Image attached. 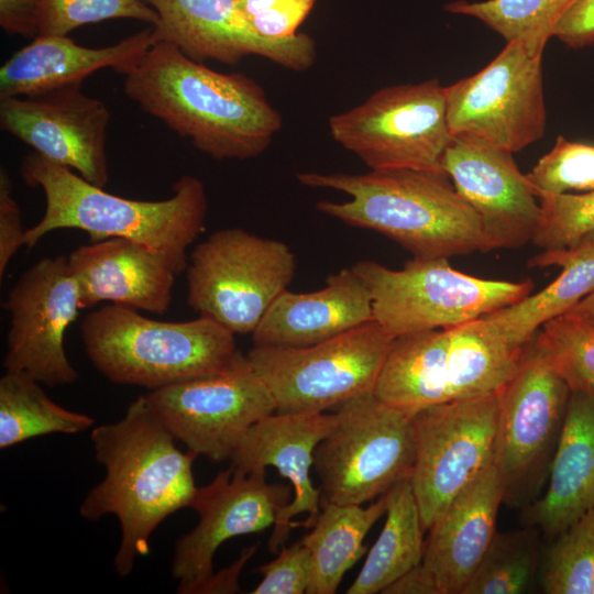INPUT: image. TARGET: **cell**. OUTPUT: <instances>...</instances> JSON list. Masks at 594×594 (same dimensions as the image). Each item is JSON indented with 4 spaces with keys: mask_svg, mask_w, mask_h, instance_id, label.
<instances>
[{
    "mask_svg": "<svg viewBox=\"0 0 594 594\" xmlns=\"http://www.w3.org/2000/svg\"><path fill=\"white\" fill-rule=\"evenodd\" d=\"M386 497L384 527L348 588V594L382 593L400 575L422 562L425 529L409 477L395 484Z\"/></svg>",
    "mask_w": 594,
    "mask_h": 594,
    "instance_id": "29",
    "label": "cell"
},
{
    "mask_svg": "<svg viewBox=\"0 0 594 594\" xmlns=\"http://www.w3.org/2000/svg\"><path fill=\"white\" fill-rule=\"evenodd\" d=\"M540 216L531 242L543 251L578 245L594 232V190L538 195Z\"/></svg>",
    "mask_w": 594,
    "mask_h": 594,
    "instance_id": "35",
    "label": "cell"
},
{
    "mask_svg": "<svg viewBox=\"0 0 594 594\" xmlns=\"http://www.w3.org/2000/svg\"><path fill=\"white\" fill-rule=\"evenodd\" d=\"M265 474V470L245 473L230 466L197 488L190 508L199 521L177 540L172 559L178 593H204L215 574L216 551L224 541L275 524L279 510L292 501L290 490L267 483Z\"/></svg>",
    "mask_w": 594,
    "mask_h": 594,
    "instance_id": "17",
    "label": "cell"
},
{
    "mask_svg": "<svg viewBox=\"0 0 594 594\" xmlns=\"http://www.w3.org/2000/svg\"><path fill=\"white\" fill-rule=\"evenodd\" d=\"M384 594H441L435 574L424 563L413 566L389 584Z\"/></svg>",
    "mask_w": 594,
    "mask_h": 594,
    "instance_id": "43",
    "label": "cell"
},
{
    "mask_svg": "<svg viewBox=\"0 0 594 594\" xmlns=\"http://www.w3.org/2000/svg\"><path fill=\"white\" fill-rule=\"evenodd\" d=\"M110 111L73 82L38 94L0 99V128L43 157L103 188Z\"/></svg>",
    "mask_w": 594,
    "mask_h": 594,
    "instance_id": "18",
    "label": "cell"
},
{
    "mask_svg": "<svg viewBox=\"0 0 594 594\" xmlns=\"http://www.w3.org/2000/svg\"><path fill=\"white\" fill-rule=\"evenodd\" d=\"M23 182L41 188L45 210L26 229L24 246L34 248L47 233L78 229L92 241L123 238L139 242L161 256L179 274L187 268V250L202 232L208 210L204 183L180 177L173 195L163 200H135L112 195L85 180L70 168L33 152L20 164Z\"/></svg>",
    "mask_w": 594,
    "mask_h": 594,
    "instance_id": "3",
    "label": "cell"
},
{
    "mask_svg": "<svg viewBox=\"0 0 594 594\" xmlns=\"http://www.w3.org/2000/svg\"><path fill=\"white\" fill-rule=\"evenodd\" d=\"M123 89L145 113L217 161L262 155L283 125L253 78L216 72L162 41L123 74Z\"/></svg>",
    "mask_w": 594,
    "mask_h": 594,
    "instance_id": "1",
    "label": "cell"
},
{
    "mask_svg": "<svg viewBox=\"0 0 594 594\" xmlns=\"http://www.w3.org/2000/svg\"><path fill=\"white\" fill-rule=\"evenodd\" d=\"M540 194H572L594 190V144L559 135L552 148L526 174Z\"/></svg>",
    "mask_w": 594,
    "mask_h": 594,
    "instance_id": "37",
    "label": "cell"
},
{
    "mask_svg": "<svg viewBox=\"0 0 594 594\" xmlns=\"http://www.w3.org/2000/svg\"><path fill=\"white\" fill-rule=\"evenodd\" d=\"M530 267L559 266V276L535 295L484 316L515 349H522L548 321L570 311L594 292V232L569 249L543 251Z\"/></svg>",
    "mask_w": 594,
    "mask_h": 594,
    "instance_id": "27",
    "label": "cell"
},
{
    "mask_svg": "<svg viewBox=\"0 0 594 594\" xmlns=\"http://www.w3.org/2000/svg\"><path fill=\"white\" fill-rule=\"evenodd\" d=\"M395 339L373 319L309 346L253 345L246 358L277 413L324 411L374 392Z\"/></svg>",
    "mask_w": 594,
    "mask_h": 594,
    "instance_id": "10",
    "label": "cell"
},
{
    "mask_svg": "<svg viewBox=\"0 0 594 594\" xmlns=\"http://www.w3.org/2000/svg\"><path fill=\"white\" fill-rule=\"evenodd\" d=\"M317 0H235L251 29L270 38H289L306 20Z\"/></svg>",
    "mask_w": 594,
    "mask_h": 594,
    "instance_id": "38",
    "label": "cell"
},
{
    "mask_svg": "<svg viewBox=\"0 0 594 594\" xmlns=\"http://www.w3.org/2000/svg\"><path fill=\"white\" fill-rule=\"evenodd\" d=\"M79 290L80 309L110 301L136 310L164 314L177 273L150 248L123 238L81 245L68 255Z\"/></svg>",
    "mask_w": 594,
    "mask_h": 594,
    "instance_id": "22",
    "label": "cell"
},
{
    "mask_svg": "<svg viewBox=\"0 0 594 594\" xmlns=\"http://www.w3.org/2000/svg\"><path fill=\"white\" fill-rule=\"evenodd\" d=\"M542 56L513 40L483 69L446 87L452 135H473L512 153L540 140L547 123Z\"/></svg>",
    "mask_w": 594,
    "mask_h": 594,
    "instance_id": "14",
    "label": "cell"
},
{
    "mask_svg": "<svg viewBox=\"0 0 594 594\" xmlns=\"http://www.w3.org/2000/svg\"><path fill=\"white\" fill-rule=\"evenodd\" d=\"M317 446L314 466L321 502L362 505L409 477L415 460L413 416L373 393L338 407Z\"/></svg>",
    "mask_w": 594,
    "mask_h": 594,
    "instance_id": "8",
    "label": "cell"
},
{
    "mask_svg": "<svg viewBox=\"0 0 594 594\" xmlns=\"http://www.w3.org/2000/svg\"><path fill=\"white\" fill-rule=\"evenodd\" d=\"M109 19L158 23V14L144 0H40L38 36L67 35L81 25Z\"/></svg>",
    "mask_w": 594,
    "mask_h": 594,
    "instance_id": "36",
    "label": "cell"
},
{
    "mask_svg": "<svg viewBox=\"0 0 594 594\" xmlns=\"http://www.w3.org/2000/svg\"><path fill=\"white\" fill-rule=\"evenodd\" d=\"M353 271L366 285L373 318L393 337L450 328L514 305L530 295L531 279H487L460 272L449 258H416L392 270L360 261Z\"/></svg>",
    "mask_w": 594,
    "mask_h": 594,
    "instance_id": "7",
    "label": "cell"
},
{
    "mask_svg": "<svg viewBox=\"0 0 594 594\" xmlns=\"http://www.w3.org/2000/svg\"><path fill=\"white\" fill-rule=\"evenodd\" d=\"M386 494L370 504L340 505L321 502L312 530L301 539L311 554L308 594H333L345 572L364 554V538L386 513Z\"/></svg>",
    "mask_w": 594,
    "mask_h": 594,
    "instance_id": "28",
    "label": "cell"
},
{
    "mask_svg": "<svg viewBox=\"0 0 594 594\" xmlns=\"http://www.w3.org/2000/svg\"><path fill=\"white\" fill-rule=\"evenodd\" d=\"M540 530L496 532L462 594H521L529 592L540 564Z\"/></svg>",
    "mask_w": 594,
    "mask_h": 594,
    "instance_id": "32",
    "label": "cell"
},
{
    "mask_svg": "<svg viewBox=\"0 0 594 594\" xmlns=\"http://www.w3.org/2000/svg\"><path fill=\"white\" fill-rule=\"evenodd\" d=\"M564 315L594 328V292Z\"/></svg>",
    "mask_w": 594,
    "mask_h": 594,
    "instance_id": "45",
    "label": "cell"
},
{
    "mask_svg": "<svg viewBox=\"0 0 594 594\" xmlns=\"http://www.w3.org/2000/svg\"><path fill=\"white\" fill-rule=\"evenodd\" d=\"M535 344L571 393L594 398V328L566 315L544 323Z\"/></svg>",
    "mask_w": 594,
    "mask_h": 594,
    "instance_id": "34",
    "label": "cell"
},
{
    "mask_svg": "<svg viewBox=\"0 0 594 594\" xmlns=\"http://www.w3.org/2000/svg\"><path fill=\"white\" fill-rule=\"evenodd\" d=\"M0 24L10 34L37 37L40 0H0Z\"/></svg>",
    "mask_w": 594,
    "mask_h": 594,
    "instance_id": "42",
    "label": "cell"
},
{
    "mask_svg": "<svg viewBox=\"0 0 594 594\" xmlns=\"http://www.w3.org/2000/svg\"><path fill=\"white\" fill-rule=\"evenodd\" d=\"M570 395L532 339L497 393L493 463L504 487V501L526 498L549 472Z\"/></svg>",
    "mask_w": 594,
    "mask_h": 594,
    "instance_id": "12",
    "label": "cell"
},
{
    "mask_svg": "<svg viewBox=\"0 0 594 594\" xmlns=\"http://www.w3.org/2000/svg\"><path fill=\"white\" fill-rule=\"evenodd\" d=\"M90 438L106 476L86 495L79 513L87 520L118 518L121 540L113 565L125 578L148 553L158 525L190 507L198 488L193 474L198 455L177 448L144 396L131 403L120 420L94 428Z\"/></svg>",
    "mask_w": 594,
    "mask_h": 594,
    "instance_id": "2",
    "label": "cell"
},
{
    "mask_svg": "<svg viewBox=\"0 0 594 594\" xmlns=\"http://www.w3.org/2000/svg\"><path fill=\"white\" fill-rule=\"evenodd\" d=\"M541 564L546 594H594V509L553 538Z\"/></svg>",
    "mask_w": 594,
    "mask_h": 594,
    "instance_id": "33",
    "label": "cell"
},
{
    "mask_svg": "<svg viewBox=\"0 0 594 594\" xmlns=\"http://www.w3.org/2000/svg\"><path fill=\"white\" fill-rule=\"evenodd\" d=\"M158 14L155 42L169 43L188 57L238 64L257 55L285 68L302 72L315 64L316 43L298 32L289 38L256 34L237 9L235 0H144Z\"/></svg>",
    "mask_w": 594,
    "mask_h": 594,
    "instance_id": "20",
    "label": "cell"
},
{
    "mask_svg": "<svg viewBox=\"0 0 594 594\" xmlns=\"http://www.w3.org/2000/svg\"><path fill=\"white\" fill-rule=\"evenodd\" d=\"M442 167L479 217L485 253L531 242L538 197L513 153L469 134H454Z\"/></svg>",
    "mask_w": 594,
    "mask_h": 594,
    "instance_id": "19",
    "label": "cell"
},
{
    "mask_svg": "<svg viewBox=\"0 0 594 594\" xmlns=\"http://www.w3.org/2000/svg\"><path fill=\"white\" fill-rule=\"evenodd\" d=\"M524 348L507 344L483 317L403 336L392 345L374 394L414 416L433 405L497 393Z\"/></svg>",
    "mask_w": 594,
    "mask_h": 594,
    "instance_id": "6",
    "label": "cell"
},
{
    "mask_svg": "<svg viewBox=\"0 0 594 594\" xmlns=\"http://www.w3.org/2000/svg\"><path fill=\"white\" fill-rule=\"evenodd\" d=\"M80 334L105 377L150 391L221 373L243 355L234 333L211 318L160 321L117 304L89 312Z\"/></svg>",
    "mask_w": 594,
    "mask_h": 594,
    "instance_id": "5",
    "label": "cell"
},
{
    "mask_svg": "<svg viewBox=\"0 0 594 594\" xmlns=\"http://www.w3.org/2000/svg\"><path fill=\"white\" fill-rule=\"evenodd\" d=\"M300 184L342 191L350 200H322L318 211L380 232L416 258L485 253L477 215L442 173L389 168L364 174L302 172Z\"/></svg>",
    "mask_w": 594,
    "mask_h": 594,
    "instance_id": "4",
    "label": "cell"
},
{
    "mask_svg": "<svg viewBox=\"0 0 594 594\" xmlns=\"http://www.w3.org/2000/svg\"><path fill=\"white\" fill-rule=\"evenodd\" d=\"M579 50L594 43V0H578L558 21L553 35Z\"/></svg>",
    "mask_w": 594,
    "mask_h": 594,
    "instance_id": "41",
    "label": "cell"
},
{
    "mask_svg": "<svg viewBox=\"0 0 594 594\" xmlns=\"http://www.w3.org/2000/svg\"><path fill=\"white\" fill-rule=\"evenodd\" d=\"M497 393L433 405L413 416L409 481L425 531L493 463Z\"/></svg>",
    "mask_w": 594,
    "mask_h": 594,
    "instance_id": "13",
    "label": "cell"
},
{
    "mask_svg": "<svg viewBox=\"0 0 594 594\" xmlns=\"http://www.w3.org/2000/svg\"><path fill=\"white\" fill-rule=\"evenodd\" d=\"M444 88L438 79L382 88L359 106L332 116L330 135L370 169L446 174L442 161L452 133Z\"/></svg>",
    "mask_w": 594,
    "mask_h": 594,
    "instance_id": "11",
    "label": "cell"
},
{
    "mask_svg": "<svg viewBox=\"0 0 594 594\" xmlns=\"http://www.w3.org/2000/svg\"><path fill=\"white\" fill-rule=\"evenodd\" d=\"M504 487L492 463L471 482L428 529L422 562L441 594H462L496 534Z\"/></svg>",
    "mask_w": 594,
    "mask_h": 594,
    "instance_id": "24",
    "label": "cell"
},
{
    "mask_svg": "<svg viewBox=\"0 0 594 594\" xmlns=\"http://www.w3.org/2000/svg\"><path fill=\"white\" fill-rule=\"evenodd\" d=\"M3 307L10 317L4 371L50 387L75 383L79 374L66 355L64 338L80 305L68 256L45 257L28 268Z\"/></svg>",
    "mask_w": 594,
    "mask_h": 594,
    "instance_id": "16",
    "label": "cell"
},
{
    "mask_svg": "<svg viewBox=\"0 0 594 594\" xmlns=\"http://www.w3.org/2000/svg\"><path fill=\"white\" fill-rule=\"evenodd\" d=\"M578 0H485L450 2L446 10L475 18L506 42L522 41L534 54L543 55L561 16Z\"/></svg>",
    "mask_w": 594,
    "mask_h": 594,
    "instance_id": "31",
    "label": "cell"
},
{
    "mask_svg": "<svg viewBox=\"0 0 594 594\" xmlns=\"http://www.w3.org/2000/svg\"><path fill=\"white\" fill-rule=\"evenodd\" d=\"M25 231L20 208L12 196V183L8 172H0V279L13 256L24 246Z\"/></svg>",
    "mask_w": 594,
    "mask_h": 594,
    "instance_id": "40",
    "label": "cell"
},
{
    "mask_svg": "<svg viewBox=\"0 0 594 594\" xmlns=\"http://www.w3.org/2000/svg\"><path fill=\"white\" fill-rule=\"evenodd\" d=\"M336 421V414L323 411L273 413L257 421L246 432L231 457V468L241 472L275 468L289 481L294 498L277 514L268 540L275 553L288 538L294 527L292 519L307 514L305 528H310L321 510V492L310 479L314 453Z\"/></svg>",
    "mask_w": 594,
    "mask_h": 594,
    "instance_id": "21",
    "label": "cell"
},
{
    "mask_svg": "<svg viewBox=\"0 0 594 594\" xmlns=\"http://www.w3.org/2000/svg\"><path fill=\"white\" fill-rule=\"evenodd\" d=\"M42 384L23 374L0 378V448L51 435H76L91 428L94 418L54 403Z\"/></svg>",
    "mask_w": 594,
    "mask_h": 594,
    "instance_id": "30",
    "label": "cell"
},
{
    "mask_svg": "<svg viewBox=\"0 0 594 594\" xmlns=\"http://www.w3.org/2000/svg\"><path fill=\"white\" fill-rule=\"evenodd\" d=\"M548 475L525 521L552 539L594 509V398L571 393Z\"/></svg>",
    "mask_w": 594,
    "mask_h": 594,
    "instance_id": "26",
    "label": "cell"
},
{
    "mask_svg": "<svg viewBox=\"0 0 594 594\" xmlns=\"http://www.w3.org/2000/svg\"><path fill=\"white\" fill-rule=\"evenodd\" d=\"M154 42L153 26L103 47H86L67 35L37 36L1 66L0 99L82 82L102 68H113L123 75Z\"/></svg>",
    "mask_w": 594,
    "mask_h": 594,
    "instance_id": "25",
    "label": "cell"
},
{
    "mask_svg": "<svg viewBox=\"0 0 594 594\" xmlns=\"http://www.w3.org/2000/svg\"><path fill=\"white\" fill-rule=\"evenodd\" d=\"M256 546L245 549L241 557L229 568L215 573L204 593H235L239 587V575L246 561L254 554Z\"/></svg>",
    "mask_w": 594,
    "mask_h": 594,
    "instance_id": "44",
    "label": "cell"
},
{
    "mask_svg": "<svg viewBox=\"0 0 594 594\" xmlns=\"http://www.w3.org/2000/svg\"><path fill=\"white\" fill-rule=\"evenodd\" d=\"M370 292L353 271L330 275L311 293L284 290L252 333L253 345L302 348L314 345L373 320Z\"/></svg>",
    "mask_w": 594,
    "mask_h": 594,
    "instance_id": "23",
    "label": "cell"
},
{
    "mask_svg": "<svg viewBox=\"0 0 594 594\" xmlns=\"http://www.w3.org/2000/svg\"><path fill=\"white\" fill-rule=\"evenodd\" d=\"M262 581L252 594H301L306 593L311 575V554L302 540L290 547L283 546L278 556L258 566Z\"/></svg>",
    "mask_w": 594,
    "mask_h": 594,
    "instance_id": "39",
    "label": "cell"
},
{
    "mask_svg": "<svg viewBox=\"0 0 594 594\" xmlns=\"http://www.w3.org/2000/svg\"><path fill=\"white\" fill-rule=\"evenodd\" d=\"M143 396L176 440L213 462L230 460L250 428L276 411L267 385L246 355L221 373Z\"/></svg>",
    "mask_w": 594,
    "mask_h": 594,
    "instance_id": "15",
    "label": "cell"
},
{
    "mask_svg": "<svg viewBox=\"0 0 594 594\" xmlns=\"http://www.w3.org/2000/svg\"><path fill=\"white\" fill-rule=\"evenodd\" d=\"M295 270V254L286 243L241 228L222 229L191 252L187 301L232 333L252 334Z\"/></svg>",
    "mask_w": 594,
    "mask_h": 594,
    "instance_id": "9",
    "label": "cell"
}]
</instances>
